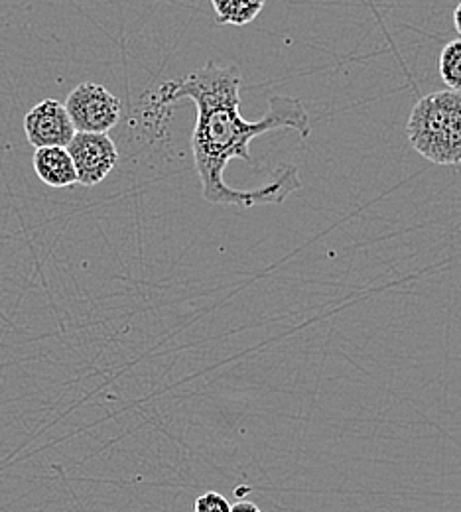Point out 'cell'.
Returning a JSON list of instances; mask_svg holds the SVG:
<instances>
[{
  "mask_svg": "<svg viewBox=\"0 0 461 512\" xmlns=\"http://www.w3.org/2000/svg\"><path fill=\"white\" fill-rule=\"evenodd\" d=\"M243 75L237 65L207 62L186 77L166 81L158 87L154 103L168 107L182 99L196 103L198 119L192 134V152L201 180L203 199L215 205H237L243 209L278 205L290 193L302 188L300 172L284 164L274 172L272 182L259 190H237L225 184V168L233 158L253 162L251 142L272 130H294L300 138L312 132L306 105L296 97L274 95L268 109L255 123L239 113Z\"/></svg>",
  "mask_w": 461,
  "mask_h": 512,
  "instance_id": "6da1fadb",
  "label": "cell"
},
{
  "mask_svg": "<svg viewBox=\"0 0 461 512\" xmlns=\"http://www.w3.org/2000/svg\"><path fill=\"white\" fill-rule=\"evenodd\" d=\"M406 136L428 162L461 164V93L444 89L422 97L408 117Z\"/></svg>",
  "mask_w": 461,
  "mask_h": 512,
  "instance_id": "7a4b0ae2",
  "label": "cell"
},
{
  "mask_svg": "<svg viewBox=\"0 0 461 512\" xmlns=\"http://www.w3.org/2000/svg\"><path fill=\"white\" fill-rule=\"evenodd\" d=\"M64 105L75 132L107 134L119 125L123 115L121 99L107 87L91 81L79 83L67 95Z\"/></svg>",
  "mask_w": 461,
  "mask_h": 512,
  "instance_id": "3957f363",
  "label": "cell"
},
{
  "mask_svg": "<svg viewBox=\"0 0 461 512\" xmlns=\"http://www.w3.org/2000/svg\"><path fill=\"white\" fill-rule=\"evenodd\" d=\"M67 152L77 172V184L99 186L119 164V148L109 134L75 132Z\"/></svg>",
  "mask_w": 461,
  "mask_h": 512,
  "instance_id": "277c9868",
  "label": "cell"
},
{
  "mask_svg": "<svg viewBox=\"0 0 461 512\" xmlns=\"http://www.w3.org/2000/svg\"><path fill=\"white\" fill-rule=\"evenodd\" d=\"M28 142L38 148H67L75 136V128L67 115L66 105L56 99H44L24 117Z\"/></svg>",
  "mask_w": 461,
  "mask_h": 512,
  "instance_id": "5b68a950",
  "label": "cell"
},
{
  "mask_svg": "<svg viewBox=\"0 0 461 512\" xmlns=\"http://www.w3.org/2000/svg\"><path fill=\"white\" fill-rule=\"evenodd\" d=\"M36 176L50 188H71L77 184V172L67 148H38L32 158Z\"/></svg>",
  "mask_w": 461,
  "mask_h": 512,
  "instance_id": "8992f818",
  "label": "cell"
},
{
  "mask_svg": "<svg viewBox=\"0 0 461 512\" xmlns=\"http://www.w3.org/2000/svg\"><path fill=\"white\" fill-rule=\"evenodd\" d=\"M217 24L247 26L264 8V0H211Z\"/></svg>",
  "mask_w": 461,
  "mask_h": 512,
  "instance_id": "52a82bcc",
  "label": "cell"
},
{
  "mask_svg": "<svg viewBox=\"0 0 461 512\" xmlns=\"http://www.w3.org/2000/svg\"><path fill=\"white\" fill-rule=\"evenodd\" d=\"M440 77L450 91L461 93V38L446 44L440 54Z\"/></svg>",
  "mask_w": 461,
  "mask_h": 512,
  "instance_id": "ba28073f",
  "label": "cell"
},
{
  "mask_svg": "<svg viewBox=\"0 0 461 512\" xmlns=\"http://www.w3.org/2000/svg\"><path fill=\"white\" fill-rule=\"evenodd\" d=\"M194 512H231V505L223 495L209 491L198 497L194 503Z\"/></svg>",
  "mask_w": 461,
  "mask_h": 512,
  "instance_id": "9c48e42d",
  "label": "cell"
},
{
  "mask_svg": "<svg viewBox=\"0 0 461 512\" xmlns=\"http://www.w3.org/2000/svg\"><path fill=\"white\" fill-rule=\"evenodd\" d=\"M231 512H263L255 503L251 501H239L237 505L231 507Z\"/></svg>",
  "mask_w": 461,
  "mask_h": 512,
  "instance_id": "30bf717a",
  "label": "cell"
},
{
  "mask_svg": "<svg viewBox=\"0 0 461 512\" xmlns=\"http://www.w3.org/2000/svg\"><path fill=\"white\" fill-rule=\"evenodd\" d=\"M454 28H456V32L461 36V2L456 6V10H454Z\"/></svg>",
  "mask_w": 461,
  "mask_h": 512,
  "instance_id": "8fae6325",
  "label": "cell"
}]
</instances>
